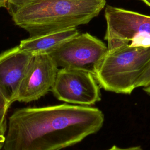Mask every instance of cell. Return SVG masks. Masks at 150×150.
Listing matches in <instances>:
<instances>
[{
    "mask_svg": "<svg viewBox=\"0 0 150 150\" xmlns=\"http://www.w3.org/2000/svg\"><path fill=\"white\" fill-rule=\"evenodd\" d=\"M7 130V122L6 121L0 125V149L3 148L5 140V136Z\"/></svg>",
    "mask_w": 150,
    "mask_h": 150,
    "instance_id": "cell-12",
    "label": "cell"
},
{
    "mask_svg": "<svg viewBox=\"0 0 150 150\" xmlns=\"http://www.w3.org/2000/svg\"><path fill=\"white\" fill-rule=\"evenodd\" d=\"M105 0H7L14 23L30 36L88 23L105 6Z\"/></svg>",
    "mask_w": 150,
    "mask_h": 150,
    "instance_id": "cell-2",
    "label": "cell"
},
{
    "mask_svg": "<svg viewBox=\"0 0 150 150\" xmlns=\"http://www.w3.org/2000/svg\"><path fill=\"white\" fill-rule=\"evenodd\" d=\"M106 150H142V148L139 145L129 146L127 148H121V147L117 146V145H113L111 148Z\"/></svg>",
    "mask_w": 150,
    "mask_h": 150,
    "instance_id": "cell-13",
    "label": "cell"
},
{
    "mask_svg": "<svg viewBox=\"0 0 150 150\" xmlns=\"http://www.w3.org/2000/svg\"><path fill=\"white\" fill-rule=\"evenodd\" d=\"M10 105L0 91V125L6 121V114Z\"/></svg>",
    "mask_w": 150,
    "mask_h": 150,
    "instance_id": "cell-11",
    "label": "cell"
},
{
    "mask_svg": "<svg viewBox=\"0 0 150 150\" xmlns=\"http://www.w3.org/2000/svg\"><path fill=\"white\" fill-rule=\"evenodd\" d=\"M33 56L19 45L0 53V91L10 105L16 101L20 84Z\"/></svg>",
    "mask_w": 150,
    "mask_h": 150,
    "instance_id": "cell-8",
    "label": "cell"
},
{
    "mask_svg": "<svg viewBox=\"0 0 150 150\" xmlns=\"http://www.w3.org/2000/svg\"><path fill=\"white\" fill-rule=\"evenodd\" d=\"M143 90H144V91L147 93L148 95L150 96V84L148 85V86L145 87H144L143 88Z\"/></svg>",
    "mask_w": 150,
    "mask_h": 150,
    "instance_id": "cell-14",
    "label": "cell"
},
{
    "mask_svg": "<svg viewBox=\"0 0 150 150\" xmlns=\"http://www.w3.org/2000/svg\"><path fill=\"white\" fill-rule=\"evenodd\" d=\"M150 84V60L145 66L136 83V88L145 87Z\"/></svg>",
    "mask_w": 150,
    "mask_h": 150,
    "instance_id": "cell-10",
    "label": "cell"
},
{
    "mask_svg": "<svg viewBox=\"0 0 150 150\" xmlns=\"http://www.w3.org/2000/svg\"><path fill=\"white\" fill-rule=\"evenodd\" d=\"M107 51V46L88 33L68 40L49 55L58 67L89 71L94 75L96 67Z\"/></svg>",
    "mask_w": 150,
    "mask_h": 150,
    "instance_id": "cell-5",
    "label": "cell"
},
{
    "mask_svg": "<svg viewBox=\"0 0 150 150\" xmlns=\"http://www.w3.org/2000/svg\"><path fill=\"white\" fill-rule=\"evenodd\" d=\"M142 1H143L144 3H145L147 5H148L149 6H150V0H141Z\"/></svg>",
    "mask_w": 150,
    "mask_h": 150,
    "instance_id": "cell-15",
    "label": "cell"
},
{
    "mask_svg": "<svg viewBox=\"0 0 150 150\" xmlns=\"http://www.w3.org/2000/svg\"><path fill=\"white\" fill-rule=\"evenodd\" d=\"M104 13L107 50L127 45L150 47V16L110 5Z\"/></svg>",
    "mask_w": 150,
    "mask_h": 150,
    "instance_id": "cell-4",
    "label": "cell"
},
{
    "mask_svg": "<svg viewBox=\"0 0 150 150\" xmlns=\"http://www.w3.org/2000/svg\"><path fill=\"white\" fill-rule=\"evenodd\" d=\"M100 86L93 74L85 70L59 69L52 87L60 101L79 105H92L101 100Z\"/></svg>",
    "mask_w": 150,
    "mask_h": 150,
    "instance_id": "cell-6",
    "label": "cell"
},
{
    "mask_svg": "<svg viewBox=\"0 0 150 150\" xmlns=\"http://www.w3.org/2000/svg\"><path fill=\"white\" fill-rule=\"evenodd\" d=\"M76 28L63 29L22 40L19 46L32 55L49 54L62 44L79 35Z\"/></svg>",
    "mask_w": 150,
    "mask_h": 150,
    "instance_id": "cell-9",
    "label": "cell"
},
{
    "mask_svg": "<svg viewBox=\"0 0 150 150\" xmlns=\"http://www.w3.org/2000/svg\"><path fill=\"white\" fill-rule=\"evenodd\" d=\"M96 107L62 104L16 110L9 117L4 150H60L103 127Z\"/></svg>",
    "mask_w": 150,
    "mask_h": 150,
    "instance_id": "cell-1",
    "label": "cell"
},
{
    "mask_svg": "<svg viewBox=\"0 0 150 150\" xmlns=\"http://www.w3.org/2000/svg\"><path fill=\"white\" fill-rule=\"evenodd\" d=\"M58 70L49 54L34 55L20 84L16 101L29 103L46 94L52 89Z\"/></svg>",
    "mask_w": 150,
    "mask_h": 150,
    "instance_id": "cell-7",
    "label": "cell"
},
{
    "mask_svg": "<svg viewBox=\"0 0 150 150\" xmlns=\"http://www.w3.org/2000/svg\"><path fill=\"white\" fill-rule=\"evenodd\" d=\"M149 60L150 47L121 46L107 51L98 62L94 76L105 90L130 94Z\"/></svg>",
    "mask_w": 150,
    "mask_h": 150,
    "instance_id": "cell-3",
    "label": "cell"
}]
</instances>
